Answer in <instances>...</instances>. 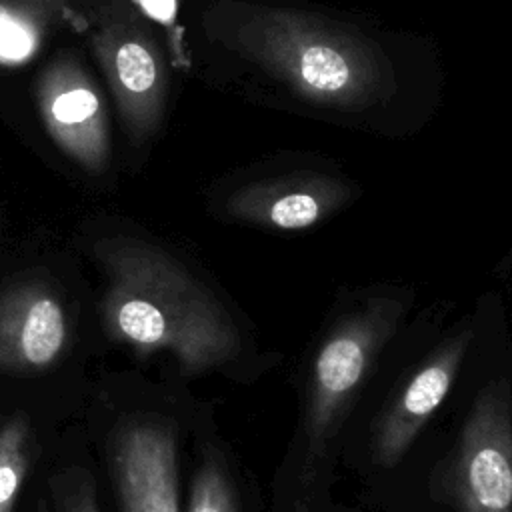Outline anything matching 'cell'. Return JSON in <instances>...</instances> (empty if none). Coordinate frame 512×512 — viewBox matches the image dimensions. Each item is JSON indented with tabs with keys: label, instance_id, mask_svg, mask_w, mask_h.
<instances>
[{
	"label": "cell",
	"instance_id": "obj_1",
	"mask_svg": "<svg viewBox=\"0 0 512 512\" xmlns=\"http://www.w3.org/2000/svg\"><path fill=\"white\" fill-rule=\"evenodd\" d=\"M92 252L106 276L102 312L110 338L140 352L166 350L192 374L238 354L230 314L168 252L132 236L102 238Z\"/></svg>",
	"mask_w": 512,
	"mask_h": 512
},
{
	"label": "cell",
	"instance_id": "obj_2",
	"mask_svg": "<svg viewBox=\"0 0 512 512\" xmlns=\"http://www.w3.org/2000/svg\"><path fill=\"white\" fill-rule=\"evenodd\" d=\"M220 38L300 98L360 110L392 88V70L376 42L326 18L272 6L222 10Z\"/></svg>",
	"mask_w": 512,
	"mask_h": 512
},
{
	"label": "cell",
	"instance_id": "obj_3",
	"mask_svg": "<svg viewBox=\"0 0 512 512\" xmlns=\"http://www.w3.org/2000/svg\"><path fill=\"white\" fill-rule=\"evenodd\" d=\"M402 302L374 298L344 316L320 342L306 382L300 432L308 472L328 458L332 442L360 396L384 344L394 334Z\"/></svg>",
	"mask_w": 512,
	"mask_h": 512
},
{
	"label": "cell",
	"instance_id": "obj_4",
	"mask_svg": "<svg viewBox=\"0 0 512 512\" xmlns=\"http://www.w3.org/2000/svg\"><path fill=\"white\" fill-rule=\"evenodd\" d=\"M448 486L458 512H512V396L504 380L478 392L460 430Z\"/></svg>",
	"mask_w": 512,
	"mask_h": 512
},
{
	"label": "cell",
	"instance_id": "obj_5",
	"mask_svg": "<svg viewBox=\"0 0 512 512\" xmlns=\"http://www.w3.org/2000/svg\"><path fill=\"white\" fill-rule=\"evenodd\" d=\"M90 46L126 134L146 140L162 120L168 92L164 60L154 38L134 16H108L92 32Z\"/></svg>",
	"mask_w": 512,
	"mask_h": 512
},
{
	"label": "cell",
	"instance_id": "obj_6",
	"mask_svg": "<svg viewBox=\"0 0 512 512\" xmlns=\"http://www.w3.org/2000/svg\"><path fill=\"white\" fill-rule=\"evenodd\" d=\"M36 100L54 144L86 172H102L110 160L106 108L78 60L56 56L36 82Z\"/></svg>",
	"mask_w": 512,
	"mask_h": 512
},
{
	"label": "cell",
	"instance_id": "obj_7",
	"mask_svg": "<svg viewBox=\"0 0 512 512\" xmlns=\"http://www.w3.org/2000/svg\"><path fill=\"white\" fill-rule=\"evenodd\" d=\"M472 334L460 332L442 342L402 382L386 404L372 432V454L376 464L394 466L410 450L432 414L442 406L462 368Z\"/></svg>",
	"mask_w": 512,
	"mask_h": 512
},
{
	"label": "cell",
	"instance_id": "obj_8",
	"mask_svg": "<svg viewBox=\"0 0 512 512\" xmlns=\"http://www.w3.org/2000/svg\"><path fill=\"white\" fill-rule=\"evenodd\" d=\"M68 340L58 296L42 282H20L0 292V370L30 372L56 362Z\"/></svg>",
	"mask_w": 512,
	"mask_h": 512
},
{
	"label": "cell",
	"instance_id": "obj_9",
	"mask_svg": "<svg viewBox=\"0 0 512 512\" xmlns=\"http://www.w3.org/2000/svg\"><path fill=\"white\" fill-rule=\"evenodd\" d=\"M348 186L324 174H290L242 186L226 200L234 220L272 230H304L348 200Z\"/></svg>",
	"mask_w": 512,
	"mask_h": 512
},
{
	"label": "cell",
	"instance_id": "obj_10",
	"mask_svg": "<svg viewBox=\"0 0 512 512\" xmlns=\"http://www.w3.org/2000/svg\"><path fill=\"white\" fill-rule=\"evenodd\" d=\"M122 512H178L176 438L162 424H134L114 446Z\"/></svg>",
	"mask_w": 512,
	"mask_h": 512
},
{
	"label": "cell",
	"instance_id": "obj_11",
	"mask_svg": "<svg viewBox=\"0 0 512 512\" xmlns=\"http://www.w3.org/2000/svg\"><path fill=\"white\" fill-rule=\"evenodd\" d=\"M64 10L66 0H0V64L28 62Z\"/></svg>",
	"mask_w": 512,
	"mask_h": 512
},
{
	"label": "cell",
	"instance_id": "obj_12",
	"mask_svg": "<svg viewBox=\"0 0 512 512\" xmlns=\"http://www.w3.org/2000/svg\"><path fill=\"white\" fill-rule=\"evenodd\" d=\"M36 452V438L24 412L0 426V512H12Z\"/></svg>",
	"mask_w": 512,
	"mask_h": 512
},
{
	"label": "cell",
	"instance_id": "obj_13",
	"mask_svg": "<svg viewBox=\"0 0 512 512\" xmlns=\"http://www.w3.org/2000/svg\"><path fill=\"white\" fill-rule=\"evenodd\" d=\"M188 512H236L232 486L216 462H206L196 472Z\"/></svg>",
	"mask_w": 512,
	"mask_h": 512
},
{
	"label": "cell",
	"instance_id": "obj_14",
	"mask_svg": "<svg viewBox=\"0 0 512 512\" xmlns=\"http://www.w3.org/2000/svg\"><path fill=\"white\" fill-rule=\"evenodd\" d=\"M60 512H98L96 496L90 478H72L66 482V490L60 498Z\"/></svg>",
	"mask_w": 512,
	"mask_h": 512
}]
</instances>
